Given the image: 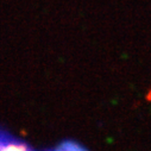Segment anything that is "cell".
<instances>
[{"label": "cell", "mask_w": 151, "mask_h": 151, "mask_svg": "<svg viewBox=\"0 0 151 151\" xmlns=\"http://www.w3.org/2000/svg\"><path fill=\"white\" fill-rule=\"evenodd\" d=\"M0 151H32V150H30V147H27L23 143L16 142L14 139L4 138L3 134H0ZM57 151H82V150H79V147L76 146L73 147L70 145H67L65 147Z\"/></svg>", "instance_id": "obj_1"}]
</instances>
